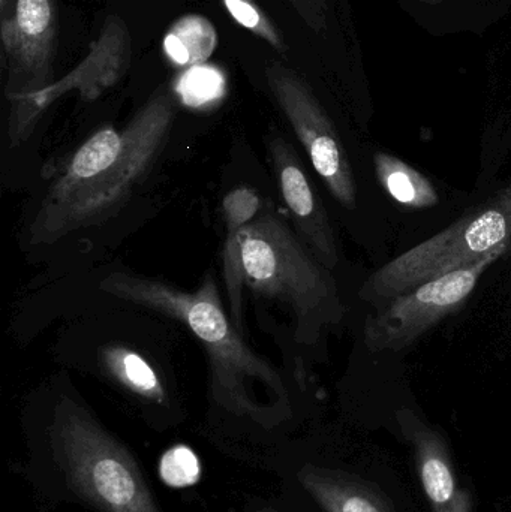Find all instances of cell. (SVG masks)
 Masks as SVG:
<instances>
[{"label": "cell", "mask_w": 511, "mask_h": 512, "mask_svg": "<svg viewBox=\"0 0 511 512\" xmlns=\"http://www.w3.org/2000/svg\"><path fill=\"white\" fill-rule=\"evenodd\" d=\"M176 113V98L161 86L125 128L104 126L84 141L42 198L30 243L53 245L116 216L155 167Z\"/></svg>", "instance_id": "cell-1"}, {"label": "cell", "mask_w": 511, "mask_h": 512, "mask_svg": "<svg viewBox=\"0 0 511 512\" xmlns=\"http://www.w3.org/2000/svg\"><path fill=\"white\" fill-rule=\"evenodd\" d=\"M99 288L120 300L156 310L188 328L206 349L212 397L225 411L260 418L264 409L254 394L257 384L287 400L281 373L245 342L225 313L212 277H206L195 291H185L162 280L114 271Z\"/></svg>", "instance_id": "cell-2"}, {"label": "cell", "mask_w": 511, "mask_h": 512, "mask_svg": "<svg viewBox=\"0 0 511 512\" xmlns=\"http://www.w3.org/2000/svg\"><path fill=\"white\" fill-rule=\"evenodd\" d=\"M243 283L252 292L288 304L296 318V340L318 342L324 330L341 324L345 307L338 285L299 234L267 203L240 231Z\"/></svg>", "instance_id": "cell-3"}, {"label": "cell", "mask_w": 511, "mask_h": 512, "mask_svg": "<svg viewBox=\"0 0 511 512\" xmlns=\"http://www.w3.org/2000/svg\"><path fill=\"white\" fill-rule=\"evenodd\" d=\"M48 453L75 501L98 512H162L128 448L69 397L54 406Z\"/></svg>", "instance_id": "cell-4"}, {"label": "cell", "mask_w": 511, "mask_h": 512, "mask_svg": "<svg viewBox=\"0 0 511 512\" xmlns=\"http://www.w3.org/2000/svg\"><path fill=\"white\" fill-rule=\"evenodd\" d=\"M510 254L511 180L446 230L374 271L360 288V298L380 307L420 283L491 256Z\"/></svg>", "instance_id": "cell-5"}, {"label": "cell", "mask_w": 511, "mask_h": 512, "mask_svg": "<svg viewBox=\"0 0 511 512\" xmlns=\"http://www.w3.org/2000/svg\"><path fill=\"white\" fill-rule=\"evenodd\" d=\"M498 259L500 256H491L470 267L450 271L377 307L363 330L366 348L381 354L414 345L435 325L464 306L483 274Z\"/></svg>", "instance_id": "cell-6"}, {"label": "cell", "mask_w": 511, "mask_h": 512, "mask_svg": "<svg viewBox=\"0 0 511 512\" xmlns=\"http://www.w3.org/2000/svg\"><path fill=\"white\" fill-rule=\"evenodd\" d=\"M267 86L305 147L332 197L345 209L357 207V183L344 144L305 78L279 62L264 69Z\"/></svg>", "instance_id": "cell-7"}, {"label": "cell", "mask_w": 511, "mask_h": 512, "mask_svg": "<svg viewBox=\"0 0 511 512\" xmlns=\"http://www.w3.org/2000/svg\"><path fill=\"white\" fill-rule=\"evenodd\" d=\"M131 57V33L122 18L110 15L98 39L90 44L86 59L78 63L74 71L39 92L9 101L8 135L11 146L17 147L26 141L44 111L69 90H80L81 98L92 101L113 87L128 71Z\"/></svg>", "instance_id": "cell-8"}, {"label": "cell", "mask_w": 511, "mask_h": 512, "mask_svg": "<svg viewBox=\"0 0 511 512\" xmlns=\"http://www.w3.org/2000/svg\"><path fill=\"white\" fill-rule=\"evenodd\" d=\"M56 33V0H17L12 14L0 20L8 101L54 83Z\"/></svg>", "instance_id": "cell-9"}, {"label": "cell", "mask_w": 511, "mask_h": 512, "mask_svg": "<svg viewBox=\"0 0 511 512\" xmlns=\"http://www.w3.org/2000/svg\"><path fill=\"white\" fill-rule=\"evenodd\" d=\"M269 153L282 200L303 243L324 267L339 264L335 231L294 147L282 135L269 138Z\"/></svg>", "instance_id": "cell-10"}, {"label": "cell", "mask_w": 511, "mask_h": 512, "mask_svg": "<svg viewBox=\"0 0 511 512\" xmlns=\"http://www.w3.org/2000/svg\"><path fill=\"white\" fill-rule=\"evenodd\" d=\"M402 435L413 448L417 474L434 512H474L471 490L456 475L447 439L413 409L396 411Z\"/></svg>", "instance_id": "cell-11"}, {"label": "cell", "mask_w": 511, "mask_h": 512, "mask_svg": "<svg viewBox=\"0 0 511 512\" xmlns=\"http://www.w3.org/2000/svg\"><path fill=\"white\" fill-rule=\"evenodd\" d=\"M264 203L255 189L240 186L228 192L222 201L225 222L224 277L230 301V318L237 328H242L243 271L240 252V231L251 224L263 209Z\"/></svg>", "instance_id": "cell-12"}, {"label": "cell", "mask_w": 511, "mask_h": 512, "mask_svg": "<svg viewBox=\"0 0 511 512\" xmlns=\"http://www.w3.org/2000/svg\"><path fill=\"white\" fill-rule=\"evenodd\" d=\"M299 481L324 512H393L374 486L347 472L306 466Z\"/></svg>", "instance_id": "cell-13"}, {"label": "cell", "mask_w": 511, "mask_h": 512, "mask_svg": "<svg viewBox=\"0 0 511 512\" xmlns=\"http://www.w3.org/2000/svg\"><path fill=\"white\" fill-rule=\"evenodd\" d=\"M102 369L120 387L155 405H165L167 391L149 361L134 349L107 345L99 349Z\"/></svg>", "instance_id": "cell-14"}, {"label": "cell", "mask_w": 511, "mask_h": 512, "mask_svg": "<svg viewBox=\"0 0 511 512\" xmlns=\"http://www.w3.org/2000/svg\"><path fill=\"white\" fill-rule=\"evenodd\" d=\"M375 176L381 188L405 209H432L440 203L437 189L428 177L390 153L374 156Z\"/></svg>", "instance_id": "cell-15"}, {"label": "cell", "mask_w": 511, "mask_h": 512, "mask_svg": "<svg viewBox=\"0 0 511 512\" xmlns=\"http://www.w3.org/2000/svg\"><path fill=\"white\" fill-rule=\"evenodd\" d=\"M218 32L203 15L191 14L177 20L164 38L165 56L179 68L203 65L215 53Z\"/></svg>", "instance_id": "cell-16"}, {"label": "cell", "mask_w": 511, "mask_h": 512, "mask_svg": "<svg viewBox=\"0 0 511 512\" xmlns=\"http://www.w3.org/2000/svg\"><path fill=\"white\" fill-rule=\"evenodd\" d=\"M227 80L216 66L197 65L183 72L176 84L177 93L185 104L201 107L224 96Z\"/></svg>", "instance_id": "cell-17"}, {"label": "cell", "mask_w": 511, "mask_h": 512, "mask_svg": "<svg viewBox=\"0 0 511 512\" xmlns=\"http://www.w3.org/2000/svg\"><path fill=\"white\" fill-rule=\"evenodd\" d=\"M221 2L237 24L245 27L258 38L264 39L278 53H287V42L281 30L264 14L255 0H221Z\"/></svg>", "instance_id": "cell-18"}, {"label": "cell", "mask_w": 511, "mask_h": 512, "mask_svg": "<svg viewBox=\"0 0 511 512\" xmlns=\"http://www.w3.org/2000/svg\"><path fill=\"white\" fill-rule=\"evenodd\" d=\"M201 468L197 456L186 447L168 451L161 460V475L173 487H188L197 483Z\"/></svg>", "instance_id": "cell-19"}, {"label": "cell", "mask_w": 511, "mask_h": 512, "mask_svg": "<svg viewBox=\"0 0 511 512\" xmlns=\"http://www.w3.org/2000/svg\"><path fill=\"white\" fill-rule=\"evenodd\" d=\"M296 14L312 32L321 35L329 27V5L327 0H288Z\"/></svg>", "instance_id": "cell-20"}, {"label": "cell", "mask_w": 511, "mask_h": 512, "mask_svg": "<svg viewBox=\"0 0 511 512\" xmlns=\"http://www.w3.org/2000/svg\"><path fill=\"white\" fill-rule=\"evenodd\" d=\"M15 2H17V0H0V14H2V18L9 17V15L12 14L15 8ZM2 18H0V20H2Z\"/></svg>", "instance_id": "cell-21"}, {"label": "cell", "mask_w": 511, "mask_h": 512, "mask_svg": "<svg viewBox=\"0 0 511 512\" xmlns=\"http://www.w3.org/2000/svg\"><path fill=\"white\" fill-rule=\"evenodd\" d=\"M419 2L438 3V2H443V0H419Z\"/></svg>", "instance_id": "cell-22"}]
</instances>
